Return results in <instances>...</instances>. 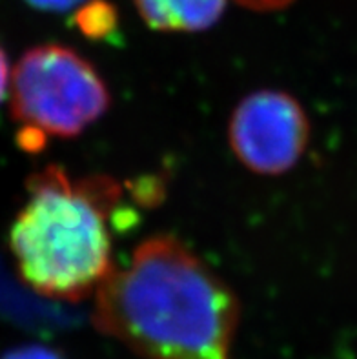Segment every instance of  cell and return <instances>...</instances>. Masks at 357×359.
Wrapping results in <instances>:
<instances>
[{
	"label": "cell",
	"mask_w": 357,
	"mask_h": 359,
	"mask_svg": "<svg viewBox=\"0 0 357 359\" xmlns=\"http://www.w3.org/2000/svg\"><path fill=\"white\" fill-rule=\"evenodd\" d=\"M93 296V325L140 358L234 359L239 299L173 236L144 239Z\"/></svg>",
	"instance_id": "cell-1"
},
{
	"label": "cell",
	"mask_w": 357,
	"mask_h": 359,
	"mask_svg": "<svg viewBox=\"0 0 357 359\" xmlns=\"http://www.w3.org/2000/svg\"><path fill=\"white\" fill-rule=\"evenodd\" d=\"M115 201L117 184L109 179L73 181L55 166L35 173L9 232V248L27 287L68 303L95 294L115 266L108 226Z\"/></svg>",
	"instance_id": "cell-2"
},
{
	"label": "cell",
	"mask_w": 357,
	"mask_h": 359,
	"mask_svg": "<svg viewBox=\"0 0 357 359\" xmlns=\"http://www.w3.org/2000/svg\"><path fill=\"white\" fill-rule=\"evenodd\" d=\"M105 79L81 53L60 44L35 46L11 75V115L29 148L44 137H77L108 111Z\"/></svg>",
	"instance_id": "cell-3"
},
{
	"label": "cell",
	"mask_w": 357,
	"mask_h": 359,
	"mask_svg": "<svg viewBox=\"0 0 357 359\" xmlns=\"http://www.w3.org/2000/svg\"><path fill=\"white\" fill-rule=\"evenodd\" d=\"M308 139L307 111L285 91L261 90L244 97L228 124L231 151L261 175H281L294 168Z\"/></svg>",
	"instance_id": "cell-4"
},
{
	"label": "cell",
	"mask_w": 357,
	"mask_h": 359,
	"mask_svg": "<svg viewBox=\"0 0 357 359\" xmlns=\"http://www.w3.org/2000/svg\"><path fill=\"white\" fill-rule=\"evenodd\" d=\"M151 29L166 33L204 32L224 13L227 0H133Z\"/></svg>",
	"instance_id": "cell-5"
},
{
	"label": "cell",
	"mask_w": 357,
	"mask_h": 359,
	"mask_svg": "<svg viewBox=\"0 0 357 359\" xmlns=\"http://www.w3.org/2000/svg\"><path fill=\"white\" fill-rule=\"evenodd\" d=\"M79 24L88 35H102L115 26V9L106 2H90L79 13Z\"/></svg>",
	"instance_id": "cell-6"
},
{
	"label": "cell",
	"mask_w": 357,
	"mask_h": 359,
	"mask_svg": "<svg viewBox=\"0 0 357 359\" xmlns=\"http://www.w3.org/2000/svg\"><path fill=\"white\" fill-rule=\"evenodd\" d=\"M237 2L252 11H277L290 6L294 0H237Z\"/></svg>",
	"instance_id": "cell-7"
},
{
	"label": "cell",
	"mask_w": 357,
	"mask_h": 359,
	"mask_svg": "<svg viewBox=\"0 0 357 359\" xmlns=\"http://www.w3.org/2000/svg\"><path fill=\"white\" fill-rule=\"evenodd\" d=\"M26 2L42 11H68L84 0H26Z\"/></svg>",
	"instance_id": "cell-8"
},
{
	"label": "cell",
	"mask_w": 357,
	"mask_h": 359,
	"mask_svg": "<svg viewBox=\"0 0 357 359\" xmlns=\"http://www.w3.org/2000/svg\"><path fill=\"white\" fill-rule=\"evenodd\" d=\"M6 359H59L57 355L51 354L50 351L33 346V348H24V351H17L13 354H9Z\"/></svg>",
	"instance_id": "cell-9"
},
{
	"label": "cell",
	"mask_w": 357,
	"mask_h": 359,
	"mask_svg": "<svg viewBox=\"0 0 357 359\" xmlns=\"http://www.w3.org/2000/svg\"><path fill=\"white\" fill-rule=\"evenodd\" d=\"M9 81H11V77H9L8 57H6L4 50L0 48V102H2V99H4V95H6V91H8Z\"/></svg>",
	"instance_id": "cell-10"
}]
</instances>
